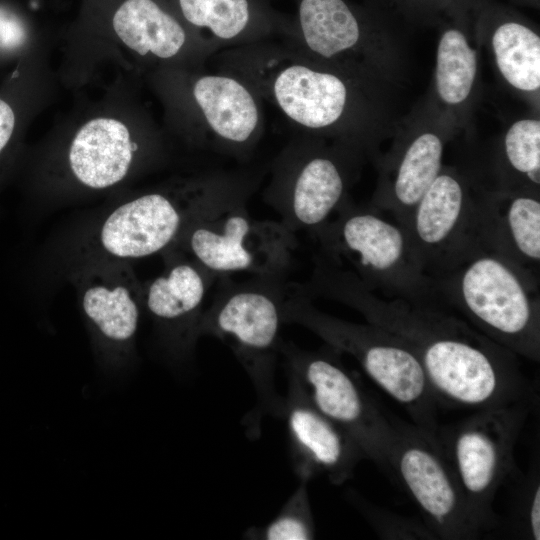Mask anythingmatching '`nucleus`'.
<instances>
[{"mask_svg": "<svg viewBox=\"0 0 540 540\" xmlns=\"http://www.w3.org/2000/svg\"><path fill=\"white\" fill-rule=\"evenodd\" d=\"M308 482L300 480L298 487L277 516L263 526L245 530L243 538L251 540H309L316 528L308 493Z\"/></svg>", "mask_w": 540, "mask_h": 540, "instance_id": "obj_27", "label": "nucleus"}, {"mask_svg": "<svg viewBox=\"0 0 540 540\" xmlns=\"http://www.w3.org/2000/svg\"><path fill=\"white\" fill-rule=\"evenodd\" d=\"M163 254L166 268L143 286V304L169 344L186 353L199 338L205 299L219 276L180 251Z\"/></svg>", "mask_w": 540, "mask_h": 540, "instance_id": "obj_18", "label": "nucleus"}, {"mask_svg": "<svg viewBox=\"0 0 540 540\" xmlns=\"http://www.w3.org/2000/svg\"><path fill=\"white\" fill-rule=\"evenodd\" d=\"M74 279L83 312L100 336L112 344L130 343L143 303V286L130 265L102 258L87 265Z\"/></svg>", "mask_w": 540, "mask_h": 540, "instance_id": "obj_21", "label": "nucleus"}, {"mask_svg": "<svg viewBox=\"0 0 540 540\" xmlns=\"http://www.w3.org/2000/svg\"><path fill=\"white\" fill-rule=\"evenodd\" d=\"M432 279L442 302L471 326L515 355L539 362L538 276L478 244Z\"/></svg>", "mask_w": 540, "mask_h": 540, "instance_id": "obj_3", "label": "nucleus"}, {"mask_svg": "<svg viewBox=\"0 0 540 540\" xmlns=\"http://www.w3.org/2000/svg\"><path fill=\"white\" fill-rule=\"evenodd\" d=\"M181 20L218 51L286 35L289 26L273 20L253 0H177Z\"/></svg>", "mask_w": 540, "mask_h": 540, "instance_id": "obj_23", "label": "nucleus"}, {"mask_svg": "<svg viewBox=\"0 0 540 540\" xmlns=\"http://www.w3.org/2000/svg\"><path fill=\"white\" fill-rule=\"evenodd\" d=\"M112 26L123 46L158 70L202 68L218 52L155 0H125Z\"/></svg>", "mask_w": 540, "mask_h": 540, "instance_id": "obj_17", "label": "nucleus"}, {"mask_svg": "<svg viewBox=\"0 0 540 540\" xmlns=\"http://www.w3.org/2000/svg\"><path fill=\"white\" fill-rule=\"evenodd\" d=\"M219 68L246 81L305 136L362 151L371 144L367 76L316 60L288 42L218 51Z\"/></svg>", "mask_w": 540, "mask_h": 540, "instance_id": "obj_2", "label": "nucleus"}, {"mask_svg": "<svg viewBox=\"0 0 540 540\" xmlns=\"http://www.w3.org/2000/svg\"><path fill=\"white\" fill-rule=\"evenodd\" d=\"M529 405L519 403L474 411L440 426L436 441L462 493L485 531L497 525L492 504L499 487L514 472V449Z\"/></svg>", "mask_w": 540, "mask_h": 540, "instance_id": "obj_11", "label": "nucleus"}, {"mask_svg": "<svg viewBox=\"0 0 540 540\" xmlns=\"http://www.w3.org/2000/svg\"><path fill=\"white\" fill-rule=\"evenodd\" d=\"M445 136L434 128H420L404 138L380 162V178L371 206L406 227L411 214L443 168Z\"/></svg>", "mask_w": 540, "mask_h": 540, "instance_id": "obj_20", "label": "nucleus"}, {"mask_svg": "<svg viewBox=\"0 0 540 540\" xmlns=\"http://www.w3.org/2000/svg\"><path fill=\"white\" fill-rule=\"evenodd\" d=\"M216 282L212 302L200 320L199 337L212 336L231 349L254 386L258 400L254 416L268 413L281 418L284 398L276 391L274 376L289 281L254 276L237 282L222 275Z\"/></svg>", "mask_w": 540, "mask_h": 540, "instance_id": "obj_6", "label": "nucleus"}, {"mask_svg": "<svg viewBox=\"0 0 540 540\" xmlns=\"http://www.w3.org/2000/svg\"><path fill=\"white\" fill-rule=\"evenodd\" d=\"M341 354L327 344L305 350L282 339L280 345L288 375L302 385L314 406L356 442L366 459L389 473L395 420L377 406L343 364Z\"/></svg>", "mask_w": 540, "mask_h": 540, "instance_id": "obj_12", "label": "nucleus"}, {"mask_svg": "<svg viewBox=\"0 0 540 540\" xmlns=\"http://www.w3.org/2000/svg\"><path fill=\"white\" fill-rule=\"evenodd\" d=\"M389 474L397 479L438 539L471 540L485 531L470 509L433 433L395 419Z\"/></svg>", "mask_w": 540, "mask_h": 540, "instance_id": "obj_13", "label": "nucleus"}, {"mask_svg": "<svg viewBox=\"0 0 540 540\" xmlns=\"http://www.w3.org/2000/svg\"><path fill=\"white\" fill-rule=\"evenodd\" d=\"M497 70L516 91L538 93L540 89V37L526 25L508 21L491 37Z\"/></svg>", "mask_w": 540, "mask_h": 540, "instance_id": "obj_24", "label": "nucleus"}, {"mask_svg": "<svg viewBox=\"0 0 540 540\" xmlns=\"http://www.w3.org/2000/svg\"><path fill=\"white\" fill-rule=\"evenodd\" d=\"M281 418L286 423L292 464L300 480L324 475L330 483L342 485L365 459L356 442L314 406L302 385L290 375Z\"/></svg>", "mask_w": 540, "mask_h": 540, "instance_id": "obj_16", "label": "nucleus"}, {"mask_svg": "<svg viewBox=\"0 0 540 540\" xmlns=\"http://www.w3.org/2000/svg\"><path fill=\"white\" fill-rule=\"evenodd\" d=\"M334 214L311 232L321 256L351 271L372 292L442 308L435 281L425 272L404 225L349 196Z\"/></svg>", "mask_w": 540, "mask_h": 540, "instance_id": "obj_4", "label": "nucleus"}, {"mask_svg": "<svg viewBox=\"0 0 540 540\" xmlns=\"http://www.w3.org/2000/svg\"><path fill=\"white\" fill-rule=\"evenodd\" d=\"M160 139L114 116L87 120L72 135L64 152L69 179L87 190L110 189L138 167L159 157Z\"/></svg>", "mask_w": 540, "mask_h": 540, "instance_id": "obj_15", "label": "nucleus"}, {"mask_svg": "<svg viewBox=\"0 0 540 540\" xmlns=\"http://www.w3.org/2000/svg\"><path fill=\"white\" fill-rule=\"evenodd\" d=\"M519 488L513 510L515 529L524 539L539 540L540 480L536 466Z\"/></svg>", "mask_w": 540, "mask_h": 540, "instance_id": "obj_29", "label": "nucleus"}, {"mask_svg": "<svg viewBox=\"0 0 540 540\" xmlns=\"http://www.w3.org/2000/svg\"><path fill=\"white\" fill-rule=\"evenodd\" d=\"M15 127V114L11 106L0 99V153L9 142Z\"/></svg>", "mask_w": 540, "mask_h": 540, "instance_id": "obj_31", "label": "nucleus"}, {"mask_svg": "<svg viewBox=\"0 0 540 540\" xmlns=\"http://www.w3.org/2000/svg\"><path fill=\"white\" fill-rule=\"evenodd\" d=\"M169 118L189 144L245 158L264 131L261 97L239 76L219 69H159Z\"/></svg>", "mask_w": 540, "mask_h": 540, "instance_id": "obj_8", "label": "nucleus"}, {"mask_svg": "<svg viewBox=\"0 0 540 540\" xmlns=\"http://www.w3.org/2000/svg\"><path fill=\"white\" fill-rule=\"evenodd\" d=\"M363 151L341 142L305 136L275 160L263 197L291 231L313 232L349 196Z\"/></svg>", "mask_w": 540, "mask_h": 540, "instance_id": "obj_9", "label": "nucleus"}, {"mask_svg": "<svg viewBox=\"0 0 540 540\" xmlns=\"http://www.w3.org/2000/svg\"><path fill=\"white\" fill-rule=\"evenodd\" d=\"M284 322L300 325L352 356L403 407L413 424L433 434L437 431L439 405L421 363L403 340L377 325L349 322L320 311L302 284L295 282L288 283Z\"/></svg>", "mask_w": 540, "mask_h": 540, "instance_id": "obj_7", "label": "nucleus"}, {"mask_svg": "<svg viewBox=\"0 0 540 540\" xmlns=\"http://www.w3.org/2000/svg\"><path fill=\"white\" fill-rule=\"evenodd\" d=\"M406 229L425 272L435 277L476 245L477 195L457 169L444 167L416 204Z\"/></svg>", "mask_w": 540, "mask_h": 540, "instance_id": "obj_14", "label": "nucleus"}, {"mask_svg": "<svg viewBox=\"0 0 540 540\" xmlns=\"http://www.w3.org/2000/svg\"><path fill=\"white\" fill-rule=\"evenodd\" d=\"M346 497L382 539H438L424 522L402 516L380 507L368 501L354 490H348Z\"/></svg>", "mask_w": 540, "mask_h": 540, "instance_id": "obj_28", "label": "nucleus"}, {"mask_svg": "<svg viewBox=\"0 0 540 540\" xmlns=\"http://www.w3.org/2000/svg\"><path fill=\"white\" fill-rule=\"evenodd\" d=\"M25 39L26 31L22 23L12 14L0 10V49H16Z\"/></svg>", "mask_w": 540, "mask_h": 540, "instance_id": "obj_30", "label": "nucleus"}, {"mask_svg": "<svg viewBox=\"0 0 540 540\" xmlns=\"http://www.w3.org/2000/svg\"><path fill=\"white\" fill-rule=\"evenodd\" d=\"M477 73V52L466 35L456 28L444 31L435 65V89L441 102L452 108L462 106L472 94Z\"/></svg>", "mask_w": 540, "mask_h": 540, "instance_id": "obj_26", "label": "nucleus"}, {"mask_svg": "<svg viewBox=\"0 0 540 540\" xmlns=\"http://www.w3.org/2000/svg\"><path fill=\"white\" fill-rule=\"evenodd\" d=\"M286 42L321 62L368 75L375 45L344 0H300Z\"/></svg>", "mask_w": 540, "mask_h": 540, "instance_id": "obj_19", "label": "nucleus"}, {"mask_svg": "<svg viewBox=\"0 0 540 540\" xmlns=\"http://www.w3.org/2000/svg\"><path fill=\"white\" fill-rule=\"evenodd\" d=\"M257 180L210 173L174 181L113 209L98 230L103 258L130 261L170 250L199 216L250 196Z\"/></svg>", "mask_w": 540, "mask_h": 540, "instance_id": "obj_5", "label": "nucleus"}, {"mask_svg": "<svg viewBox=\"0 0 540 540\" xmlns=\"http://www.w3.org/2000/svg\"><path fill=\"white\" fill-rule=\"evenodd\" d=\"M248 198L231 200L199 216L170 250L184 253L218 276L245 272L286 278L298 246L296 233L280 220L253 218Z\"/></svg>", "mask_w": 540, "mask_h": 540, "instance_id": "obj_10", "label": "nucleus"}, {"mask_svg": "<svg viewBox=\"0 0 540 540\" xmlns=\"http://www.w3.org/2000/svg\"><path fill=\"white\" fill-rule=\"evenodd\" d=\"M477 233L481 245L538 276L539 193L496 189L477 195Z\"/></svg>", "mask_w": 540, "mask_h": 540, "instance_id": "obj_22", "label": "nucleus"}, {"mask_svg": "<svg viewBox=\"0 0 540 540\" xmlns=\"http://www.w3.org/2000/svg\"><path fill=\"white\" fill-rule=\"evenodd\" d=\"M302 286L312 299L342 303L403 340L421 363L438 405L479 411L532 401L517 355L443 308L382 298L320 254Z\"/></svg>", "mask_w": 540, "mask_h": 540, "instance_id": "obj_1", "label": "nucleus"}, {"mask_svg": "<svg viewBox=\"0 0 540 540\" xmlns=\"http://www.w3.org/2000/svg\"><path fill=\"white\" fill-rule=\"evenodd\" d=\"M500 190L540 189V121L522 118L506 130L500 153Z\"/></svg>", "mask_w": 540, "mask_h": 540, "instance_id": "obj_25", "label": "nucleus"}]
</instances>
